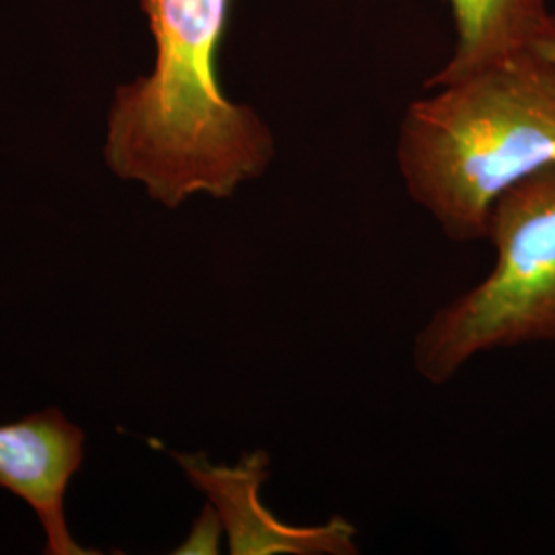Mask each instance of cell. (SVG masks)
Returning a JSON list of instances; mask_svg holds the SVG:
<instances>
[{
	"instance_id": "1",
	"label": "cell",
	"mask_w": 555,
	"mask_h": 555,
	"mask_svg": "<svg viewBox=\"0 0 555 555\" xmlns=\"http://www.w3.org/2000/svg\"><path fill=\"white\" fill-rule=\"evenodd\" d=\"M233 0H140L155 41L153 70L114 93L105 160L149 198L178 208L224 199L276 155L270 126L220 87L219 50Z\"/></svg>"
},
{
	"instance_id": "2",
	"label": "cell",
	"mask_w": 555,
	"mask_h": 555,
	"mask_svg": "<svg viewBox=\"0 0 555 555\" xmlns=\"http://www.w3.org/2000/svg\"><path fill=\"white\" fill-rule=\"evenodd\" d=\"M433 89L399 124V176L444 237L486 241L496 199L555 165V60L537 43Z\"/></svg>"
},
{
	"instance_id": "3",
	"label": "cell",
	"mask_w": 555,
	"mask_h": 555,
	"mask_svg": "<svg viewBox=\"0 0 555 555\" xmlns=\"http://www.w3.org/2000/svg\"><path fill=\"white\" fill-rule=\"evenodd\" d=\"M488 276L444 302L417 330L412 364L430 385H447L477 357L555 344V165L496 199Z\"/></svg>"
},
{
	"instance_id": "4",
	"label": "cell",
	"mask_w": 555,
	"mask_h": 555,
	"mask_svg": "<svg viewBox=\"0 0 555 555\" xmlns=\"http://www.w3.org/2000/svg\"><path fill=\"white\" fill-rule=\"evenodd\" d=\"M179 467L217 511L233 555H354L358 529L346 516L319 525H291L270 513L261 488L270 477V455L251 451L235 465H215L206 455L176 453Z\"/></svg>"
},
{
	"instance_id": "5",
	"label": "cell",
	"mask_w": 555,
	"mask_h": 555,
	"mask_svg": "<svg viewBox=\"0 0 555 555\" xmlns=\"http://www.w3.org/2000/svg\"><path fill=\"white\" fill-rule=\"evenodd\" d=\"M85 435L56 410L0 426V488L23 498L41 520L46 554H93L68 533L64 496L82 463Z\"/></svg>"
},
{
	"instance_id": "6",
	"label": "cell",
	"mask_w": 555,
	"mask_h": 555,
	"mask_svg": "<svg viewBox=\"0 0 555 555\" xmlns=\"http://www.w3.org/2000/svg\"><path fill=\"white\" fill-rule=\"evenodd\" d=\"M456 25V46L428 89L459 79L469 70L537 46L555 31V17L547 0H444Z\"/></svg>"
},
{
	"instance_id": "7",
	"label": "cell",
	"mask_w": 555,
	"mask_h": 555,
	"mask_svg": "<svg viewBox=\"0 0 555 555\" xmlns=\"http://www.w3.org/2000/svg\"><path fill=\"white\" fill-rule=\"evenodd\" d=\"M224 533L217 511L206 504L204 513L194 522L190 537L179 545L176 554H219L220 535Z\"/></svg>"
},
{
	"instance_id": "8",
	"label": "cell",
	"mask_w": 555,
	"mask_h": 555,
	"mask_svg": "<svg viewBox=\"0 0 555 555\" xmlns=\"http://www.w3.org/2000/svg\"><path fill=\"white\" fill-rule=\"evenodd\" d=\"M539 46H541V50H543L547 56H552V59L555 60V31L550 38L539 41Z\"/></svg>"
}]
</instances>
